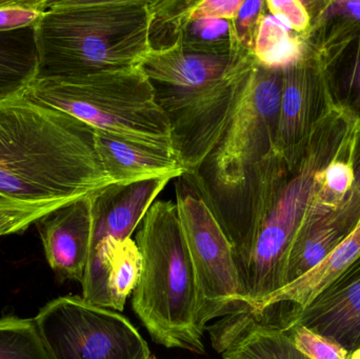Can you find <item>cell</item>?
<instances>
[{"label": "cell", "mask_w": 360, "mask_h": 359, "mask_svg": "<svg viewBox=\"0 0 360 359\" xmlns=\"http://www.w3.org/2000/svg\"><path fill=\"white\" fill-rule=\"evenodd\" d=\"M173 178L112 183L92 195L91 249L105 238H131L155 198Z\"/></svg>", "instance_id": "cell-13"}, {"label": "cell", "mask_w": 360, "mask_h": 359, "mask_svg": "<svg viewBox=\"0 0 360 359\" xmlns=\"http://www.w3.org/2000/svg\"><path fill=\"white\" fill-rule=\"evenodd\" d=\"M311 17L307 44L319 52L360 30V0H304Z\"/></svg>", "instance_id": "cell-22"}, {"label": "cell", "mask_w": 360, "mask_h": 359, "mask_svg": "<svg viewBox=\"0 0 360 359\" xmlns=\"http://www.w3.org/2000/svg\"><path fill=\"white\" fill-rule=\"evenodd\" d=\"M38 223L51 269L61 280L82 282L92 240V196L63 207Z\"/></svg>", "instance_id": "cell-12"}, {"label": "cell", "mask_w": 360, "mask_h": 359, "mask_svg": "<svg viewBox=\"0 0 360 359\" xmlns=\"http://www.w3.org/2000/svg\"><path fill=\"white\" fill-rule=\"evenodd\" d=\"M53 359H150L147 341L120 314L61 296L34 318Z\"/></svg>", "instance_id": "cell-8"}, {"label": "cell", "mask_w": 360, "mask_h": 359, "mask_svg": "<svg viewBox=\"0 0 360 359\" xmlns=\"http://www.w3.org/2000/svg\"><path fill=\"white\" fill-rule=\"evenodd\" d=\"M352 129L346 116L332 112L293 166L271 152L234 191L210 200L232 246L247 312H257L285 286L288 257L312 208L321 174L348 154Z\"/></svg>", "instance_id": "cell-1"}, {"label": "cell", "mask_w": 360, "mask_h": 359, "mask_svg": "<svg viewBox=\"0 0 360 359\" xmlns=\"http://www.w3.org/2000/svg\"><path fill=\"white\" fill-rule=\"evenodd\" d=\"M334 109L360 120V30L316 53Z\"/></svg>", "instance_id": "cell-20"}, {"label": "cell", "mask_w": 360, "mask_h": 359, "mask_svg": "<svg viewBox=\"0 0 360 359\" xmlns=\"http://www.w3.org/2000/svg\"><path fill=\"white\" fill-rule=\"evenodd\" d=\"M285 332L296 349L309 359H350V352L342 346L307 327H293Z\"/></svg>", "instance_id": "cell-27"}, {"label": "cell", "mask_w": 360, "mask_h": 359, "mask_svg": "<svg viewBox=\"0 0 360 359\" xmlns=\"http://www.w3.org/2000/svg\"><path fill=\"white\" fill-rule=\"evenodd\" d=\"M283 72L266 69L255 59L245 72L219 139L193 174L211 202L234 191L274 151Z\"/></svg>", "instance_id": "cell-6"}, {"label": "cell", "mask_w": 360, "mask_h": 359, "mask_svg": "<svg viewBox=\"0 0 360 359\" xmlns=\"http://www.w3.org/2000/svg\"><path fill=\"white\" fill-rule=\"evenodd\" d=\"M253 61V52L238 46L224 75L213 84L192 91L154 89L158 105L170 120L174 151L186 173H196L215 147L239 84Z\"/></svg>", "instance_id": "cell-9"}, {"label": "cell", "mask_w": 360, "mask_h": 359, "mask_svg": "<svg viewBox=\"0 0 360 359\" xmlns=\"http://www.w3.org/2000/svg\"><path fill=\"white\" fill-rule=\"evenodd\" d=\"M268 11L266 0H243L238 12L231 20L237 44L241 48L253 52L254 40L260 20Z\"/></svg>", "instance_id": "cell-29"}, {"label": "cell", "mask_w": 360, "mask_h": 359, "mask_svg": "<svg viewBox=\"0 0 360 359\" xmlns=\"http://www.w3.org/2000/svg\"><path fill=\"white\" fill-rule=\"evenodd\" d=\"M179 46L186 52L210 56H230L239 46L231 20L215 18L190 21Z\"/></svg>", "instance_id": "cell-25"}, {"label": "cell", "mask_w": 360, "mask_h": 359, "mask_svg": "<svg viewBox=\"0 0 360 359\" xmlns=\"http://www.w3.org/2000/svg\"><path fill=\"white\" fill-rule=\"evenodd\" d=\"M150 359H158V358H156L155 356H151V358H150Z\"/></svg>", "instance_id": "cell-35"}, {"label": "cell", "mask_w": 360, "mask_h": 359, "mask_svg": "<svg viewBox=\"0 0 360 359\" xmlns=\"http://www.w3.org/2000/svg\"><path fill=\"white\" fill-rule=\"evenodd\" d=\"M360 257V219L353 231L316 267L269 297L252 315H266L278 322L306 309L338 276Z\"/></svg>", "instance_id": "cell-15"}, {"label": "cell", "mask_w": 360, "mask_h": 359, "mask_svg": "<svg viewBox=\"0 0 360 359\" xmlns=\"http://www.w3.org/2000/svg\"><path fill=\"white\" fill-rule=\"evenodd\" d=\"M334 110L321 61L308 46L304 56L283 72L275 153L293 166L315 129Z\"/></svg>", "instance_id": "cell-10"}, {"label": "cell", "mask_w": 360, "mask_h": 359, "mask_svg": "<svg viewBox=\"0 0 360 359\" xmlns=\"http://www.w3.org/2000/svg\"><path fill=\"white\" fill-rule=\"evenodd\" d=\"M198 0H149V46L152 52L174 48Z\"/></svg>", "instance_id": "cell-24"}, {"label": "cell", "mask_w": 360, "mask_h": 359, "mask_svg": "<svg viewBox=\"0 0 360 359\" xmlns=\"http://www.w3.org/2000/svg\"><path fill=\"white\" fill-rule=\"evenodd\" d=\"M270 14L283 19L292 31L306 35L310 29L311 17L304 0H266Z\"/></svg>", "instance_id": "cell-30"}, {"label": "cell", "mask_w": 360, "mask_h": 359, "mask_svg": "<svg viewBox=\"0 0 360 359\" xmlns=\"http://www.w3.org/2000/svg\"><path fill=\"white\" fill-rule=\"evenodd\" d=\"M49 0H0V31L35 27L48 8Z\"/></svg>", "instance_id": "cell-28"}, {"label": "cell", "mask_w": 360, "mask_h": 359, "mask_svg": "<svg viewBox=\"0 0 360 359\" xmlns=\"http://www.w3.org/2000/svg\"><path fill=\"white\" fill-rule=\"evenodd\" d=\"M234 51L230 56H210L186 52L177 44L162 52L150 51L141 67L154 89L198 90L224 75Z\"/></svg>", "instance_id": "cell-17"}, {"label": "cell", "mask_w": 360, "mask_h": 359, "mask_svg": "<svg viewBox=\"0 0 360 359\" xmlns=\"http://www.w3.org/2000/svg\"><path fill=\"white\" fill-rule=\"evenodd\" d=\"M177 214L196 282V325L247 312L234 253L202 188L184 173L175 183Z\"/></svg>", "instance_id": "cell-7"}, {"label": "cell", "mask_w": 360, "mask_h": 359, "mask_svg": "<svg viewBox=\"0 0 360 359\" xmlns=\"http://www.w3.org/2000/svg\"><path fill=\"white\" fill-rule=\"evenodd\" d=\"M243 2V0H198L191 21L201 18L232 20Z\"/></svg>", "instance_id": "cell-32"}, {"label": "cell", "mask_w": 360, "mask_h": 359, "mask_svg": "<svg viewBox=\"0 0 360 359\" xmlns=\"http://www.w3.org/2000/svg\"><path fill=\"white\" fill-rule=\"evenodd\" d=\"M25 94L98 132L175 153L170 120L141 67L36 79Z\"/></svg>", "instance_id": "cell-5"}, {"label": "cell", "mask_w": 360, "mask_h": 359, "mask_svg": "<svg viewBox=\"0 0 360 359\" xmlns=\"http://www.w3.org/2000/svg\"><path fill=\"white\" fill-rule=\"evenodd\" d=\"M149 0H56L36 25L37 79L141 67L150 52Z\"/></svg>", "instance_id": "cell-3"}, {"label": "cell", "mask_w": 360, "mask_h": 359, "mask_svg": "<svg viewBox=\"0 0 360 359\" xmlns=\"http://www.w3.org/2000/svg\"><path fill=\"white\" fill-rule=\"evenodd\" d=\"M35 27L0 31V101L22 94L37 79Z\"/></svg>", "instance_id": "cell-21"}, {"label": "cell", "mask_w": 360, "mask_h": 359, "mask_svg": "<svg viewBox=\"0 0 360 359\" xmlns=\"http://www.w3.org/2000/svg\"><path fill=\"white\" fill-rule=\"evenodd\" d=\"M51 209L0 211V237L25 231L30 226L52 214Z\"/></svg>", "instance_id": "cell-31"}, {"label": "cell", "mask_w": 360, "mask_h": 359, "mask_svg": "<svg viewBox=\"0 0 360 359\" xmlns=\"http://www.w3.org/2000/svg\"><path fill=\"white\" fill-rule=\"evenodd\" d=\"M0 359H53L34 318L0 320Z\"/></svg>", "instance_id": "cell-26"}, {"label": "cell", "mask_w": 360, "mask_h": 359, "mask_svg": "<svg viewBox=\"0 0 360 359\" xmlns=\"http://www.w3.org/2000/svg\"><path fill=\"white\" fill-rule=\"evenodd\" d=\"M95 136L25 92L0 101V211H57L114 183Z\"/></svg>", "instance_id": "cell-2"}, {"label": "cell", "mask_w": 360, "mask_h": 359, "mask_svg": "<svg viewBox=\"0 0 360 359\" xmlns=\"http://www.w3.org/2000/svg\"><path fill=\"white\" fill-rule=\"evenodd\" d=\"M143 265L132 307L151 339L168 349L205 354L196 325L194 270L175 202H155L136 235Z\"/></svg>", "instance_id": "cell-4"}, {"label": "cell", "mask_w": 360, "mask_h": 359, "mask_svg": "<svg viewBox=\"0 0 360 359\" xmlns=\"http://www.w3.org/2000/svg\"><path fill=\"white\" fill-rule=\"evenodd\" d=\"M350 359H360V347L350 353Z\"/></svg>", "instance_id": "cell-34"}, {"label": "cell", "mask_w": 360, "mask_h": 359, "mask_svg": "<svg viewBox=\"0 0 360 359\" xmlns=\"http://www.w3.org/2000/svg\"><path fill=\"white\" fill-rule=\"evenodd\" d=\"M205 330L222 359H309L281 329L222 318Z\"/></svg>", "instance_id": "cell-18"}, {"label": "cell", "mask_w": 360, "mask_h": 359, "mask_svg": "<svg viewBox=\"0 0 360 359\" xmlns=\"http://www.w3.org/2000/svg\"><path fill=\"white\" fill-rule=\"evenodd\" d=\"M97 151L114 183H129L153 178L176 179L186 173L179 156L129 143L96 131Z\"/></svg>", "instance_id": "cell-16"}, {"label": "cell", "mask_w": 360, "mask_h": 359, "mask_svg": "<svg viewBox=\"0 0 360 359\" xmlns=\"http://www.w3.org/2000/svg\"><path fill=\"white\" fill-rule=\"evenodd\" d=\"M141 265V251L132 238H105L91 249L86 271L94 278H105L108 274L112 310L120 312L139 284Z\"/></svg>", "instance_id": "cell-19"}, {"label": "cell", "mask_w": 360, "mask_h": 359, "mask_svg": "<svg viewBox=\"0 0 360 359\" xmlns=\"http://www.w3.org/2000/svg\"><path fill=\"white\" fill-rule=\"evenodd\" d=\"M348 162L354 177V188L360 192V120L355 122L351 133Z\"/></svg>", "instance_id": "cell-33"}, {"label": "cell", "mask_w": 360, "mask_h": 359, "mask_svg": "<svg viewBox=\"0 0 360 359\" xmlns=\"http://www.w3.org/2000/svg\"><path fill=\"white\" fill-rule=\"evenodd\" d=\"M359 219L360 192L353 187L335 210L304 221L288 257L283 287L321 263L353 231Z\"/></svg>", "instance_id": "cell-14"}, {"label": "cell", "mask_w": 360, "mask_h": 359, "mask_svg": "<svg viewBox=\"0 0 360 359\" xmlns=\"http://www.w3.org/2000/svg\"><path fill=\"white\" fill-rule=\"evenodd\" d=\"M308 51L304 35L266 11L260 20L253 46L256 63L266 69L285 71L300 60Z\"/></svg>", "instance_id": "cell-23"}, {"label": "cell", "mask_w": 360, "mask_h": 359, "mask_svg": "<svg viewBox=\"0 0 360 359\" xmlns=\"http://www.w3.org/2000/svg\"><path fill=\"white\" fill-rule=\"evenodd\" d=\"M304 326L352 353L360 347V257L302 311L271 327L288 331Z\"/></svg>", "instance_id": "cell-11"}]
</instances>
